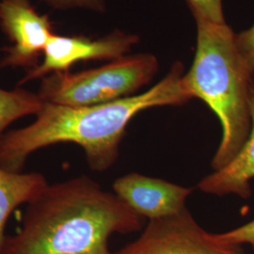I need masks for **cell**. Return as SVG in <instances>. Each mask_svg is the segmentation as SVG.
<instances>
[{"mask_svg":"<svg viewBox=\"0 0 254 254\" xmlns=\"http://www.w3.org/2000/svg\"><path fill=\"white\" fill-rule=\"evenodd\" d=\"M218 240L225 245H250L254 251V219L243 226L233 229L223 234L216 235Z\"/></svg>","mask_w":254,"mask_h":254,"instance_id":"13","label":"cell"},{"mask_svg":"<svg viewBox=\"0 0 254 254\" xmlns=\"http://www.w3.org/2000/svg\"><path fill=\"white\" fill-rule=\"evenodd\" d=\"M44 102L38 93L15 89L11 91L0 88V138L5 130L20 118L40 112Z\"/></svg>","mask_w":254,"mask_h":254,"instance_id":"11","label":"cell"},{"mask_svg":"<svg viewBox=\"0 0 254 254\" xmlns=\"http://www.w3.org/2000/svg\"><path fill=\"white\" fill-rule=\"evenodd\" d=\"M196 24V52L184 84L191 97L203 101L221 124L222 137L211 163L216 172L236 157L250 135V87L254 75L238 52L236 33L226 23Z\"/></svg>","mask_w":254,"mask_h":254,"instance_id":"3","label":"cell"},{"mask_svg":"<svg viewBox=\"0 0 254 254\" xmlns=\"http://www.w3.org/2000/svg\"><path fill=\"white\" fill-rule=\"evenodd\" d=\"M50 7L58 9H89L104 12L107 8V0H41Z\"/></svg>","mask_w":254,"mask_h":254,"instance_id":"14","label":"cell"},{"mask_svg":"<svg viewBox=\"0 0 254 254\" xmlns=\"http://www.w3.org/2000/svg\"><path fill=\"white\" fill-rule=\"evenodd\" d=\"M159 68L151 53L125 56L79 73L59 72L43 78L38 92L44 103L88 107L133 96L154 78Z\"/></svg>","mask_w":254,"mask_h":254,"instance_id":"4","label":"cell"},{"mask_svg":"<svg viewBox=\"0 0 254 254\" xmlns=\"http://www.w3.org/2000/svg\"><path fill=\"white\" fill-rule=\"evenodd\" d=\"M136 34L115 30L109 35L91 40L84 36H64L53 34L44 51V60L27 70L19 86L44 78L50 73L67 72L73 64L86 61H114L129 53L138 43Z\"/></svg>","mask_w":254,"mask_h":254,"instance_id":"6","label":"cell"},{"mask_svg":"<svg viewBox=\"0 0 254 254\" xmlns=\"http://www.w3.org/2000/svg\"><path fill=\"white\" fill-rule=\"evenodd\" d=\"M236 44L239 54L254 75V25L236 34Z\"/></svg>","mask_w":254,"mask_h":254,"instance_id":"15","label":"cell"},{"mask_svg":"<svg viewBox=\"0 0 254 254\" xmlns=\"http://www.w3.org/2000/svg\"><path fill=\"white\" fill-rule=\"evenodd\" d=\"M238 248L221 243L186 208L173 216L151 219L136 241L110 254H234Z\"/></svg>","mask_w":254,"mask_h":254,"instance_id":"5","label":"cell"},{"mask_svg":"<svg viewBox=\"0 0 254 254\" xmlns=\"http://www.w3.org/2000/svg\"><path fill=\"white\" fill-rule=\"evenodd\" d=\"M0 27L12 45L4 48L0 68L35 67L54 34L49 16L40 14L28 0H1Z\"/></svg>","mask_w":254,"mask_h":254,"instance_id":"7","label":"cell"},{"mask_svg":"<svg viewBox=\"0 0 254 254\" xmlns=\"http://www.w3.org/2000/svg\"><path fill=\"white\" fill-rule=\"evenodd\" d=\"M48 186L39 173H13L0 167V253L6 239L5 227L11 213L28 203Z\"/></svg>","mask_w":254,"mask_h":254,"instance_id":"10","label":"cell"},{"mask_svg":"<svg viewBox=\"0 0 254 254\" xmlns=\"http://www.w3.org/2000/svg\"><path fill=\"white\" fill-rule=\"evenodd\" d=\"M234 254H245L242 251H241V248H238L236 251V253Z\"/></svg>","mask_w":254,"mask_h":254,"instance_id":"16","label":"cell"},{"mask_svg":"<svg viewBox=\"0 0 254 254\" xmlns=\"http://www.w3.org/2000/svg\"><path fill=\"white\" fill-rule=\"evenodd\" d=\"M142 218L82 175L49 185L27 203L23 226L0 254H110L113 234L139 231Z\"/></svg>","mask_w":254,"mask_h":254,"instance_id":"2","label":"cell"},{"mask_svg":"<svg viewBox=\"0 0 254 254\" xmlns=\"http://www.w3.org/2000/svg\"><path fill=\"white\" fill-rule=\"evenodd\" d=\"M113 190L138 216L151 220L173 216L185 210L186 200L193 190L130 173L114 182Z\"/></svg>","mask_w":254,"mask_h":254,"instance_id":"8","label":"cell"},{"mask_svg":"<svg viewBox=\"0 0 254 254\" xmlns=\"http://www.w3.org/2000/svg\"><path fill=\"white\" fill-rule=\"evenodd\" d=\"M252 128L243 148L224 168L213 172L199 184L204 193L217 196L236 195L242 199L252 196L251 181L254 179V79L250 87Z\"/></svg>","mask_w":254,"mask_h":254,"instance_id":"9","label":"cell"},{"mask_svg":"<svg viewBox=\"0 0 254 254\" xmlns=\"http://www.w3.org/2000/svg\"><path fill=\"white\" fill-rule=\"evenodd\" d=\"M197 22L225 24L222 0H185Z\"/></svg>","mask_w":254,"mask_h":254,"instance_id":"12","label":"cell"},{"mask_svg":"<svg viewBox=\"0 0 254 254\" xmlns=\"http://www.w3.org/2000/svg\"><path fill=\"white\" fill-rule=\"evenodd\" d=\"M184 66L177 62L161 81L137 95L88 107L44 103L33 123L0 138V167L21 173L34 152L71 142L84 150L91 170L106 171L117 160L127 127L139 112L181 106L193 99L184 85Z\"/></svg>","mask_w":254,"mask_h":254,"instance_id":"1","label":"cell"}]
</instances>
